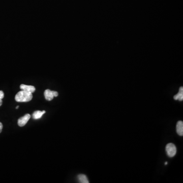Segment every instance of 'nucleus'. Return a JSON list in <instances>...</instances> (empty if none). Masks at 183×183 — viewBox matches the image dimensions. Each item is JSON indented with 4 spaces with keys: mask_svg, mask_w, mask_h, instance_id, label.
I'll return each mask as SVG.
<instances>
[{
    "mask_svg": "<svg viewBox=\"0 0 183 183\" xmlns=\"http://www.w3.org/2000/svg\"><path fill=\"white\" fill-rule=\"evenodd\" d=\"M45 112H46L45 110H43L42 112H41V111H39V110L35 111L33 114V118L35 119H40V118L42 117L43 115L45 114Z\"/></svg>",
    "mask_w": 183,
    "mask_h": 183,
    "instance_id": "obj_8",
    "label": "nucleus"
},
{
    "mask_svg": "<svg viewBox=\"0 0 183 183\" xmlns=\"http://www.w3.org/2000/svg\"><path fill=\"white\" fill-rule=\"evenodd\" d=\"M174 99L175 100H179L180 101H183V88L182 87H180V88L179 92V93L175 95L174 97H173Z\"/></svg>",
    "mask_w": 183,
    "mask_h": 183,
    "instance_id": "obj_7",
    "label": "nucleus"
},
{
    "mask_svg": "<svg viewBox=\"0 0 183 183\" xmlns=\"http://www.w3.org/2000/svg\"><path fill=\"white\" fill-rule=\"evenodd\" d=\"M4 94L2 91H0V99H2L4 98Z\"/></svg>",
    "mask_w": 183,
    "mask_h": 183,
    "instance_id": "obj_10",
    "label": "nucleus"
},
{
    "mask_svg": "<svg viewBox=\"0 0 183 183\" xmlns=\"http://www.w3.org/2000/svg\"><path fill=\"white\" fill-rule=\"evenodd\" d=\"M18 108H19V106H16V109H18Z\"/></svg>",
    "mask_w": 183,
    "mask_h": 183,
    "instance_id": "obj_14",
    "label": "nucleus"
},
{
    "mask_svg": "<svg viewBox=\"0 0 183 183\" xmlns=\"http://www.w3.org/2000/svg\"><path fill=\"white\" fill-rule=\"evenodd\" d=\"M20 88L22 90L29 92H30L31 93H34V92L35 91V90H36L35 88L34 87V86H27V85H23V84L20 85Z\"/></svg>",
    "mask_w": 183,
    "mask_h": 183,
    "instance_id": "obj_6",
    "label": "nucleus"
},
{
    "mask_svg": "<svg viewBox=\"0 0 183 183\" xmlns=\"http://www.w3.org/2000/svg\"><path fill=\"white\" fill-rule=\"evenodd\" d=\"M167 164H168V162H165V165H167Z\"/></svg>",
    "mask_w": 183,
    "mask_h": 183,
    "instance_id": "obj_13",
    "label": "nucleus"
},
{
    "mask_svg": "<svg viewBox=\"0 0 183 183\" xmlns=\"http://www.w3.org/2000/svg\"><path fill=\"white\" fill-rule=\"evenodd\" d=\"M78 181L80 183H89V180H88L87 177L84 174H80L78 176Z\"/></svg>",
    "mask_w": 183,
    "mask_h": 183,
    "instance_id": "obj_9",
    "label": "nucleus"
},
{
    "mask_svg": "<svg viewBox=\"0 0 183 183\" xmlns=\"http://www.w3.org/2000/svg\"><path fill=\"white\" fill-rule=\"evenodd\" d=\"M2 100L0 99V106L2 105Z\"/></svg>",
    "mask_w": 183,
    "mask_h": 183,
    "instance_id": "obj_12",
    "label": "nucleus"
},
{
    "mask_svg": "<svg viewBox=\"0 0 183 183\" xmlns=\"http://www.w3.org/2000/svg\"><path fill=\"white\" fill-rule=\"evenodd\" d=\"M31 117V115L29 114H26V115L20 118L18 120V125L20 127H23L27 123L28 121Z\"/></svg>",
    "mask_w": 183,
    "mask_h": 183,
    "instance_id": "obj_4",
    "label": "nucleus"
},
{
    "mask_svg": "<svg viewBox=\"0 0 183 183\" xmlns=\"http://www.w3.org/2000/svg\"><path fill=\"white\" fill-rule=\"evenodd\" d=\"M58 93L56 91H52L50 90H46L44 92V96L46 100L48 101H51L53 99L54 97H57Z\"/></svg>",
    "mask_w": 183,
    "mask_h": 183,
    "instance_id": "obj_3",
    "label": "nucleus"
},
{
    "mask_svg": "<svg viewBox=\"0 0 183 183\" xmlns=\"http://www.w3.org/2000/svg\"><path fill=\"white\" fill-rule=\"evenodd\" d=\"M166 152L169 157H173L177 153V147L173 143H168L166 146Z\"/></svg>",
    "mask_w": 183,
    "mask_h": 183,
    "instance_id": "obj_2",
    "label": "nucleus"
},
{
    "mask_svg": "<svg viewBox=\"0 0 183 183\" xmlns=\"http://www.w3.org/2000/svg\"><path fill=\"white\" fill-rule=\"evenodd\" d=\"M176 130L179 136H183V122L181 121L177 122L176 126Z\"/></svg>",
    "mask_w": 183,
    "mask_h": 183,
    "instance_id": "obj_5",
    "label": "nucleus"
},
{
    "mask_svg": "<svg viewBox=\"0 0 183 183\" xmlns=\"http://www.w3.org/2000/svg\"><path fill=\"white\" fill-rule=\"evenodd\" d=\"M33 98L32 93L22 90L16 94L15 99L18 102H27L30 101Z\"/></svg>",
    "mask_w": 183,
    "mask_h": 183,
    "instance_id": "obj_1",
    "label": "nucleus"
},
{
    "mask_svg": "<svg viewBox=\"0 0 183 183\" xmlns=\"http://www.w3.org/2000/svg\"><path fill=\"white\" fill-rule=\"evenodd\" d=\"M2 128H3V125H2V124L0 122V133L2 132Z\"/></svg>",
    "mask_w": 183,
    "mask_h": 183,
    "instance_id": "obj_11",
    "label": "nucleus"
}]
</instances>
